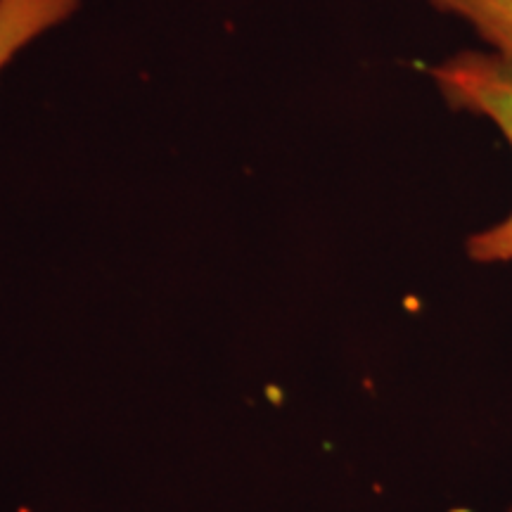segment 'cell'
Returning <instances> with one entry per match:
<instances>
[{"mask_svg":"<svg viewBox=\"0 0 512 512\" xmlns=\"http://www.w3.org/2000/svg\"><path fill=\"white\" fill-rule=\"evenodd\" d=\"M79 0H0V72L24 46L74 15Z\"/></svg>","mask_w":512,"mask_h":512,"instance_id":"7a4b0ae2","label":"cell"},{"mask_svg":"<svg viewBox=\"0 0 512 512\" xmlns=\"http://www.w3.org/2000/svg\"><path fill=\"white\" fill-rule=\"evenodd\" d=\"M439 12L460 17L494 46L512 57V0H430Z\"/></svg>","mask_w":512,"mask_h":512,"instance_id":"3957f363","label":"cell"},{"mask_svg":"<svg viewBox=\"0 0 512 512\" xmlns=\"http://www.w3.org/2000/svg\"><path fill=\"white\" fill-rule=\"evenodd\" d=\"M510 512H512V508H510Z\"/></svg>","mask_w":512,"mask_h":512,"instance_id":"277c9868","label":"cell"},{"mask_svg":"<svg viewBox=\"0 0 512 512\" xmlns=\"http://www.w3.org/2000/svg\"><path fill=\"white\" fill-rule=\"evenodd\" d=\"M432 79L448 107L491 119L512 147V57L465 50L432 69ZM467 256L477 264H512V211L496 226L467 240Z\"/></svg>","mask_w":512,"mask_h":512,"instance_id":"6da1fadb","label":"cell"}]
</instances>
